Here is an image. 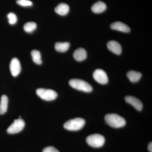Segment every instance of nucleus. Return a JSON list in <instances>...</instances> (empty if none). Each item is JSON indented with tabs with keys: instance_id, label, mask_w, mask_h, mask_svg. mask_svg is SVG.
Masks as SVG:
<instances>
[{
	"instance_id": "f257e3e1",
	"label": "nucleus",
	"mask_w": 152,
	"mask_h": 152,
	"mask_svg": "<svg viewBox=\"0 0 152 152\" xmlns=\"http://www.w3.org/2000/svg\"><path fill=\"white\" fill-rule=\"evenodd\" d=\"M105 121L112 127H123L126 124V121L124 118L116 114H109L105 117Z\"/></svg>"
},
{
	"instance_id": "f03ea898",
	"label": "nucleus",
	"mask_w": 152,
	"mask_h": 152,
	"mask_svg": "<svg viewBox=\"0 0 152 152\" xmlns=\"http://www.w3.org/2000/svg\"><path fill=\"white\" fill-rule=\"evenodd\" d=\"M69 84L72 88L85 92H91L93 90L92 87L90 84L80 79H72L69 81Z\"/></svg>"
},
{
	"instance_id": "7ed1b4c3",
	"label": "nucleus",
	"mask_w": 152,
	"mask_h": 152,
	"mask_svg": "<svg viewBox=\"0 0 152 152\" xmlns=\"http://www.w3.org/2000/svg\"><path fill=\"white\" fill-rule=\"evenodd\" d=\"M86 121L82 118H75L66 122L64 125L66 129L71 131L80 130L83 127Z\"/></svg>"
},
{
	"instance_id": "20e7f679",
	"label": "nucleus",
	"mask_w": 152,
	"mask_h": 152,
	"mask_svg": "<svg viewBox=\"0 0 152 152\" xmlns=\"http://www.w3.org/2000/svg\"><path fill=\"white\" fill-rule=\"evenodd\" d=\"M105 140L104 136L99 134H94L87 137L86 142L90 146L95 148H100L104 145Z\"/></svg>"
},
{
	"instance_id": "39448f33",
	"label": "nucleus",
	"mask_w": 152,
	"mask_h": 152,
	"mask_svg": "<svg viewBox=\"0 0 152 152\" xmlns=\"http://www.w3.org/2000/svg\"><path fill=\"white\" fill-rule=\"evenodd\" d=\"M37 95L41 99L47 101L54 100L58 96V94L53 90L39 88L36 91Z\"/></svg>"
},
{
	"instance_id": "423d86ee",
	"label": "nucleus",
	"mask_w": 152,
	"mask_h": 152,
	"mask_svg": "<svg viewBox=\"0 0 152 152\" xmlns=\"http://www.w3.org/2000/svg\"><path fill=\"white\" fill-rule=\"evenodd\" d=\"M25 126V123L22 119L19 118L14 121L7 129V132L9 134H15L20 132L23 129Z\"/></svg>"
},
{
	"instance_id": "0eeeda50",
	"label": "nucleus",
	"mask_w": 152,
	"mask_h": 152,
	"mask_svg": "<svg viewBox=\"0 0 152 152\" xmlns=\"http://www.w3.org/2000/svg\"><path fill=\"white\" fill-rule=\"evenodd\" d=\"M93 77L96 81L101 84H106L108 82V78L107 73L103 70L101 69H97L94 71Z\"/></svg>"
},
{
	"instance_id": "6e6552de",
	"label": "nucleus",
	"mask_w": 152,
	"mask_h": 152,
	"mask_svg": "<svg viewBox=\"0 0 152 152\" xmlns=\"http://www.w3.org/2000/svg\"><path fill=\"white\" fill-rule=\"evenodd\" d=\"M21 70L20 63L16 58H14L11 60L10 64V70L11 74L13 77L18 76L20 73Z\"/></svg>"
},
{
	"instance_id": "1a4fd4ad",
	"label": "nucleus",
	"mask_w": 152,
	"mask_h": 152,
	"mask_svg": "<svg viewBox=\"0 0 152 152\" xmlns=\"http://www.w3.org/2000/svg\"><path fill=\"white\" fill-rule=\"evenodd\" d=\"M125 101L128 103L130 104L139 111H141L143 108V104L141 101L137 98L132 96H127Z\"/></svg>"
},
{
	"instance_id": "9d476101",
	"label": "nucleus",
	"mask_w": 152,
	"mask_h": 152,
	"mask_svg": "<svg viewBox=\"0 0 152 152\" xmlns=\"http://www.w3.org/2000/svg\"><path fill=\"white\" fill-rule=\"evenodd\" d=\"M107 47L109 50L115 54L119 55L121 54L122 51L121 46L119 43L115 41H110L107 44Z\"/></svg>"
},
{
	"instance_id": "9b49d317",
	"label": "nucleus",
	"mask_w": 152,
	"mask_h": 152,
	"mask_svg": "<svg viewBox=\"0 0 152 152\" xmlns=\"http://www.w3.org/2000/svg\"><path fill=\"white\" fill-rule=\"evenodd\" d=\"M112 29L117 30L124 33H129L131 31L130 28L129 26L121 22H116L110 25Z\"/></svg>"
},
{
	"instance_id": "f8f14e48",
	"label": "nucleus",
	"mask_w": 152,
	"mask_h": 152,
	"mask_svg": "<svg viewBox=\"0 0 152 152\" xmlns=\"http://www.w3.org/2000/svg\"><path fill=\"white\" fill-rule=\"evenodd\" d=\"M56 12L61 16H65L69 13V7L65 3H61L55 9Z\"/></svg>"
},
{
	"instance_id": "ddd939ff",
	"label": "nucleus",
	"mask_w": 152,
	"mask_h": 152,
	"mask_svg": "<svg viewBox=\"0 0 152 152\" xmlns=\"http://www.w3.org/2000/svg\"><path fill=\"white\" fill-rule=\"evenodd\" d=\"M74 58L78 61H82L87 58V52L83 48H79L74 53Z\"/></svg>"
},
{
	"instance_id": "4468645a",
	"label": "nucleus",
	"mask_w": 152,
	"mask_h": 152,
	"mask_svg": "<svg viewBox=\"0 0 152 152\" xmlns=\"http://www.w3.org/2000/svg\"><path fill=\"white\" fill-rule=\"evenodd\" d=\"M107 9V5L103 2L99 1L95 3L91 7V10L94 13L99 14L103 12Z\"/></svg>"
},
{
	"instance_id": "2eb2a0df",
	"label": "nucleus",
	"mask_w": 152,
	"mask_h": 152,
	"mask_svg": "<svg viewBox=\"0 0 152 152\" xmlns=\"http://www.w3.org/2000/svg\"><path fill=\"white\" fill-rule=\"evenodd\" d=\"M8 98L5 95H3L0 102V115L5 113L7 110Z\"/></svg>"
},
{
	"instance_id": "dca6fc26",
	"label": "nucleus",
	"mask_w": 152,
	"mask_h": 152,
	"mask_svg": "<svg viewBox=\"0 0 152 152\" xmlns=\"http://www.w3.org/2000/svg\"><path fill=\"white\" fill-rule=\"evenodd\" d=\"M127 75L131 82L136 83L141 78L142 75L141 73L135 71H130L127 73Z\"/></svg>"
},
{
	"instance_id": "f3484780",
	"label": "nucleus",
	"mask_w": 152,
	"mask_h": 152,
	"mask_svg": "<svg viewBox=\"0 0 152 152\" xmlns=\"http://www.w3.org/2000/svg\"><path fill=\"white\" fill-rule=\"evenodd\" d=\"M70 43L68 42H57L55 44V48L57 51L60 53H64L69 50Z\"/></svg>"
},
{
	"instance_id": "a211bd4d",
	"label": "nucleus",
	"mask_w": 152,
	"mask_h": 152,
	"mask_svg": "<svg viewBox=\"0 0 152 152\" xmlns=\"http://www.w3.org/2000/svg\"><path fill=\"white\" fill-rule=\"evenodd\" d=\"M33 61L38 65L42 64V57L40 52L37 50H33L31 53Z\"/></svg>"
},
{
	"instance_id": "6ab92c4d",
	"label": "nucleus",
	"mask_w": 152,
	"mask_h": 152,
	"mask_svg": "<svg viewBox=\"0 0 152 152\" xmlns=\"http://www.w3.org/2000/svg\"><path fill=\"white\" fill-rule=\"evenodd\" d=\"M37 25L34 22H30L26 23L23 27L24 30L27 33H31L37 28Z\"/></svg>"
},
{
	"instance_id": "aec40b11",
	"label": "nucleus",
	"mask_w": 152,
	"mask_h": 152,
	"mask_svg": "<svg viewBox=\"0 0 152 152\" xmlns=\"http://www.w3.org/2000/svg\"><path fill=\"white\" fill-rule=\"evenodd\" d=\"M9 23L10 25H13L16 23L18 18L16 15L13 12H10L7 15Z\"/></svg>"
},
{
	"instance_id": "412c9836",
	"label": "nucleus",
	"mask_w": 152,
	"mask_h": 152,
	"mask_svg": "<svg viewBox=\"0 0 152 152\" xmlns=\"http://www.w3.org/2000/svg\"><path fill=\"white\" fill-rule=\"evenodd\" d=\"M17 4L22 7H30L33 5V3L30 0H17Z\"/></svg>"
},
{
	"instance_id": "4be33fe9",
	"label": "nucleus",
	"mask_w": 152,
	"mask_h": 152,
	"mask_svg": "<svg viewBox=\"0 0 152 152\" xmlns=\"http://www.w3.org/2000/svg\"><path fill=\"white\" fill-rule=\"evenodd\" d=\"M42 152H60L56 148L53 146L47 147L43 150Z\"/></svg>"
},
{
	"instance_id": "5701e85b",
	"label": "nucleus",
	"mask_w": 152,
	"mask_h": 152,
	"mask_svg": "<svg viewBox=\"0 0 152 152\" xmlns=\"http://www.w3.org/2000/svg\"><path fill=\"white\" fill-rule=\"evenodd\" d=\"M148 149L149 151L150 152H152V143L151 142L149 144L148 146Z\"/></svg>"
}]
</instances>
